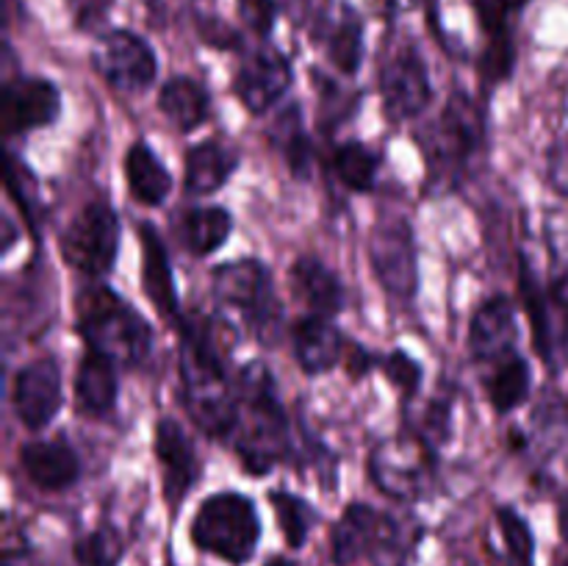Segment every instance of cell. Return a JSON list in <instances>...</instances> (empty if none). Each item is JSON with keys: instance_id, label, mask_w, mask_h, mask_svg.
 <instances>
[{"instance_id": "ee69618b", "label": "cell", "mask_w": 568, "mask_h": 566, "mask_svg": "<svg viewBox=\"0 0 568 566\" xmlns=\"http://www.w3.org/2000/svg\"><path fill=\"white\" fill-rule=\"evenodd\" d=\"M264 566H294V564H292V560H288V558H283V555H275V558L266 560Z\"/></svg>"}, {"instance_id": "f1b7e54d", "label": "cell", "mask_w": 568, "mask_h": 566, "mask_svg": "<svg viewBox=\"0 0 568 566\" xmlns=\"http://www.w3.org/2000/svg\"><path fill=\"white\" fill-rule=\"evenodd\" d=\"M532 372L530 364L519 353H510L494 364L491 377H488V400H491L497 414H510L530 397Z\"/></svg>"}, {"instance_id": "277c9868", "label": "cell", "mask_w": 568, "mask_h": 566, "mask_svg": "<svg viewBox=\"0 0 568 566\" xmlns=\"http://www.w3.org/2000/svg\"><path fill=\"white\" fill-rule=\"evenodd\" d=\"M192 542L203 553L227 564H247L261 538V519L253 499L236 492H220L203 499L192 519Z\"/></svg>"}, {"instance_id": "3957f363", "label": "cell", "mask_w": 568, "mask_h": 566, "mask_svg": "<svg viewBox=\"0 0 568 566\" xmlns=\"http://www.w3.org/2000/svg\"><path fill=\"white\" fill-rule=\"evenodd\" d=\"M75 322L89 350L114 364L136 366L153 350L150 322L109 286H87L78 292Z\"/></svg>"}, {"instance_id": "6da1fadb", "label": "cell", "mask_w": 568, "mask_h": 566, "mask_svg": "<svg viewBox=\"0 0 568 566\" xmlns=\"http://www.w3.org/2000/svg\"><path fill=\"white\" fill-rule=\"evenodd\" d=\"M181 386L194 425L211 438H227L236 425V388L225 370V350L205 316L181 320Z\"/></svg>"}, {"instance_id": "74e56055", "label": "cell", "mask_w": 568, "mask_h": 566, "mask_svg": "<svg viewBox=\"0 0 568 566\" xmlns=\"http://www.w3.org/2000/svg\"><path fill=\"white\" fill-rule=\"evenodd\" d=\"M239 9H242L244 22H247L255 33H270L277 14L275 0H239Z\"/></svg>"}, {"instance_id": "2e32d148", "label": "cell", "mask_w": 568, "mask_h": 566, "mask_svg": "<svg viewBox=\"0 0 568 566\" xmlns=\"http://www.w3.org/2000/svg\"><path fill=\"white\" fill-rule=\"evenodd\" d=\"M153 447L161 466V481H164V497L175 508V505L183 503V497L192 492L194 481H197V455H194V447L186 433H183V427L172 416H164L155 425Z\"/></svg>"}, {"instance_id": "7a4b0ae2", "label": "cell", "mask_w": 568, "mask_h": 566, "mask_svg": "<svg viewBox=\"0 0 568 566\" xmlns=\"http://www.w3.org/2000/svg\"><path fill=\"white\" fill-rule=\"evenodd\" d=\"M233 444L250 475H266L288 455V416L277 397L272 372L253 361L242 370L236 386Z\"/></svg>"}, {"instance_id": "f35d334b", "label": "cell", "mask_w": 568, "mask_h": 566, "mask_svg": "<svg viewBox=\"0 0 568 566\" xmlns=\"http://www.w3.org/2000/svg\"><path fill=\"white\" fill-rule=\"evenodd\" d=\"M422 431H425V436L430 438V442H444L449 433V400H438L436 405H430V411H427V420L425 425H422Z\"/></svg>"}, {"instance_id": "ba28073f", "label": "cell", "mask_w": 568, "mask_h": 566, "mask_svg": "<svg viewBox=\"0 0 568 566\" xmlns=\"http://www.w3.org/2000/svg\"><path fill=\"white\" fill-rule=\"evenodd\" d=\"M372 270L394 297H414L419 286V264H416V242L405 216H388L372 233Z\"/></svg>"}, {"instance_id": "d6a6232c", "label": "cell", "mask_w": 568, "mask_h": 566, "mask_svg": "<svg viewBox=\"0 0 568 566\" xmlns=\"http://www.w3.org/2000/svg\"><path fill=\"white\" fill-rule=\"evenodd\" d=\"M122 555H125V542L111 525L94 527L72 544V558L78 566H120Z\"/></svg>"}, {"instance_id": "60d3db41", "label": "cell", "mask_w": 568, "mask_h": 566, "mask_svg": "<svg viewBox=\"0 0 568 566\" xmlns=\"http://www.w3.org/2000/svg\"><path fill=\"white\" fill-rule=\"evenodd\" d=\"M344 361H347V370L353 377H364L366 372H369V366L377 364L375 355L366 353L361 344H349V347L344 350Z\"/></svg>"}, {"instance_id": "b9f144b4", "label": "cell", "mask_w": 568, "mask_h": 566, "mask_svg": "<svg viewBox=\"0 0 568 566\" xmlns=\"http://www.w3.org/2000/svg\"><path fill=\"white\" fill-rule=\"evenodd\" d=\"M67 3H70L72 14L78 17V22L87 26V22H94L103 17V11L109 9L111 0H67Z\"/></svg>"}, {"instance_id": "30bf717a", "label": "cell", "mask_w": 568, "mask_h": 566, "mask_svg": "<svg viewBox=\"0 0 568 566\" xmlns=\"http://www.w3.org/2000/svg\"><path fill=\"white\" fill-rule=\"evenodd\" d=\"M94 67L109 87L120 92H144L155 81L159 59L139 33L111 31L94 50Z\"/></svg>"}, {"instance_id": "83f0119b", "label": "cell", "mask_w": 568, "mask_h": 566, "mask_svg": "<svg viewBox=\"0 0 568 566\" xmlns=\"http://www.w3.org/2000/svg\"><path fill=\"white\" fill-rule=\"evenodd\" d=\"M125 181L133 198L144 205L164 203L172 189V178L148 142H133L125 155Z\"/></svg>"}, {"instance_id": "d6986e66", "label": "cell", "mask_w": 568, "mask_h": 566, "mask_svg": "<svg viewBox=\"0 0 568 566\" xmlns=\"http://www.w3.org/2000/svg\"><path fill=\"white\" fill-rule=\"evenodd\" d=\"M486 137V120L483 111L471 103L469 94H453L438 120L436 150L444 164H460L469 159Z\"/></svg>"}, {"instance_id": "ac0fdd59", "label": "cell", "mask_w": 568, "mask_h": 566, "mask_svg": "<svg viewBox=\"0 0 568 566\" xmlns=\"http://www.w3.org/2000/svg\"><path fill=\"white\" fill-rule=\"evenodd\" d=\"M516 344V309L505 294H494L471 314L469 350L477 361H491L514 353Z\"/></svg>"}, {"instance_id": "7c38bea8", "label": "cell", "mask_w": 568, "mask_h": 566, "mask_svg": "<svg viewBox=\"0 0 568 566\" xmlns=\"http://www.w3.org/2000/svg\"><path fill=\"white\" fill-rule=\"evenodd\" d=\"M17 420L28 431H42L61 408V370L53 358H37L22 366L11 388Z\"/></svg>"}, {"instance_id": "e575fe53", "label": "cell", "mask_w": 568, "mask_h": 566, "mask_svg": "<svg viewBox=\"0 0 568 566\" xmlns=\"http://www.w3.org/2000/svg\"><path fill=\"white\" fill-rule=\"evenodd\" d=\"M514 59H516V50H514V39L510 33H494L488 37V48L486 55H483V78L488 83H499L514 72Z\"/></svg>"}, {"instance_id": "4dcf8cb0", "label": "cell", "mask_w": 568, "mask_h": 566, "mask_svg": "<svg viewBox=\"0 0 568 566\" xmlns=\"http://www.w3.org/2000/svg\"><path fill=\"white\" fill-rule=\"evenodd\" d=\"M275 144L281 148L283 159L292 166V172L297 178H308L311 164H314V144H311L308 133H305L303 120H300V111L286 109L281 114V120L275 122V133H272Z\"/></svg>"}, {"instance_id": "603a6c76", "label": "cell", "mask_w": 568, "mask_h": 566, "mask_svg": "<svg viewBox=\"0 0 568 566\" xmlns=\"http://www.w3.org/2000/svg\"><path fill=\"white\" fill-rule=\"evenodd\" d=\"M236 166H239L236 150L216 142V139H205V142L194 144V148L186 153L183 189H186V194H194V198L214 194L216 189H222L227 181H231Z\"/></svg>"}, {"instance_id": "7bdbcfd3", "label": "cell", "mask_w": 568, "mask_h": 566, "mask_svg": "<svg viewBox=\"0 0 568 566\" xmlns=\"http://www.w3.org/2000/svg\"><path fill=\"white\" fill-rule=\"evenodd\" d=\"M558 525H560V549L558 555H555L552 566H568V494L560 497V505H558Z\"/></svg>"}, {"instance_id": "8d00e7d4", "label": "cell", "mask_w": 568, "mask_h": 566, "mask_svg": "<svg viewBox=\"0 0 568 566\" xmlns=\"http://www.w3.org/2000/svg\"><path fill=\"white\" fill-rule=\"evenodd\" d=\"M527 0H477V11H480V20L486 26L488 37L508 31L505 20H508L510 11L521 9Z\"/></svg>"}, {"instance_id": "9c48e42d", "label": "cell", "mask_w": 568, "mask_h": 566, "mask_svg": "<svg viewBox=\"0 0 568 566\" xmlns=\"http://www.w3.org/2000/svg\"><path fill=\"white\" fill-rule=\"evenodd\" d=\"M369 472L375 486L394 499H416L430 481V461L422 438L397 436L377 444Z\"/></svg>"}, {"instance_id": "cb8c5ba5", "label": "cell", "mask_w": 568, "mask_h": 566, "mask_svg": "<svg viewBox=\"0 0 568 566\" xmlns=\"http://www.w3.org/2000/svg\"><path fill=\"white\" fill-rule=\"evenodd\" d=\"M75 405L83 416L111 414L116 405V364L89 350L75 372Z\"/></svg>"}, {"instance_id": "d590c367", "label": "cell", "mask_w": 568, "mask_h": 566, "mask_svg": "<svg viewBox=\"0 0 568 566\" xmlns=\"http://www.w3.org/2000/svg\"><path fill=\"white\" fill-rule=\"evenodd\" d=\"M377 364L383 366L386 377L399 388V392L416 394V388H419L422 383V366L416 364L408 353L394 350V353L386 355V358H377Z\"/></svg>"}, {"instance_id": "4316f807", "label": "cell", "mask_w": 568, "mask_h": 566, "mask_svg": "<svg viewBox=\"0 0 568 566\" xmlns=\"http://www.w3.org/2000/svg\"><path fill=\"white\" fill-rule=\"evenodd\" d=\"M209 92L200 81L189 75L170 78L159 92V109L178 131L189 133L209 120Z\"/></svg>"}, {"instance_id": "4fadbf2b", "label": "cell", "mask_w": 568, "mask_h": 566, "mask_svg": "<svg viewBox=\"0 0 568 566\" xmlns=\"http://www.w3.org/2000/svg\"><path fill=\"white\" fill-rule=\"evenodd\" d=\"M61 114V94L44 78H17L3 87L0 122L6 133H28L50 125Z\"/></svg>"}, {"instance_id": "484cf974", "label": "cell", "mask_w": 568, "mask_h": 566, "mask_svg": "<svg viewBox=\"0 0 568 566\" xmlns=\"http://www.w3.org/2000/svg\"><path fill=\"white\" fill-rule=\"evenodd\" d=\"M231 231V214L225 209H216V205H200V209L183 211L175 222V233L181 244L197 259L216 253L227 242Z\"/></svg>"}, {"instance_id": "7402d4cb", "label": "cell", "mask_w": 568, "mask_h": 566, "mask_svg": "<svg viewBox=\"0 0 568 566\" xmlns=\"http://www.w3.org/2000/svg\"><path fill=\"white\" fill-rule=\"evenodd\" d=\"M139 239H142V283L144 294L150 303L159 309L164 320L178 322L181 325V314H178V292L175 277H172L170 255H166L164 239L159 236L153 225H139Z\"/></svg>"}, {"instance_id": "5bb4252c", "label": "cell", "mask_w": 568, "mask_h": 566, "mask_svg": "<svg viewBox=\"0 0 568 566\" xmlns=\"http://www.w3.org/2000/svg\"><path fill=\"white\" fill-rule=\"evenodd\" d=\"M292 87L288 59L275 48H261L244 59L236 75V94L253 114H264Z\"/></svg>"}, {"instance_id": "1f68e13d", "label": "cell", "mask_w": 568, "mask_h": 566, "mask_svg": "<svg viewBox=\"0 0 568 566\" xmlns=\"http://www.w3.org/2000/svg\"><path fill=\"white\" fill-rule=\"evenodd\" d=\"M270 499L275 505L277 525H281L283 538H286L288 547L300 549L305 544V538L311 536L316 522H320V514H316V508L308 499L297 497V494L272 492Z\"/></svg>"}, {"instance_id": "8992f818", "label": "cell", "mask_w": 568, "mask_h": 566, "mask_svg": "<svg viewBox=\"0 0 568 566\" xmlns=\"http://www.w3.org/2000/svg\"><path fill=\"white\" fill-rule=\"evenodd\" d=\"M120 247V216L103 200L83 205L61 233V255L72 270L89 277L111 272Z\"/></svg>"}, {"instance_id": "ab89813d", "label": "cell", "mask_w": 568, "mask_h": 566, "mask_svg": "<svg viewBox=\"0 0 568 566\" xmlns=\"http://www.w3.org/2000/svg\"><path fill=\"white\" fill-rule=\"evenodd\" d=\"M549 175H552L555 186L568 194V133H564L552 144V153H549Z\"/></svg>"}, {"instance_id": "ffe728a7", "label": "cell", "mask_w": 568, "mask_h": 566, "mask_svg": "<svg viewBox=\"0 0 568 566\" xmlns=\"http://www.w3.org/2000/svg\"><path fill=\"white\" fill-rule=\"evenodd\" d=\"M294 358L305 375H325L344 358V338L331 316L308 314L292 327Z\"/></svg>"}, {"instance_id": "e0dca14e", "label": "cell", "mask_w": 568, "mask_h": 566, "mask_svg": "<svg viewBox=\"0 0 568 566\" xmlns=\"http://www.w3.org/2000/svg\"><path fill=\"white\" fill-rule=\"evenodd\" d=\"M316 39L344 75H355L364 59V22L344 0H331L316 22Z\"/></svg>"}, {"instance_id": "9a60e30c", "label": "cell", "mask_w": 568, "mask_h": 566, "mask_svg": "<svg viewBox=\"0 0 568 566\" xmlns=\"http://www.w3.org/2000/svg\"><path fill=\"white\" fill-rule=\"evenodd\" d=\"M392 527V516L381 514L366 503H349L331 536V555L336 566H353L355 560L372 558Z\"/></svg>"}, {"instance_id": "44dd1931", "label": "cell", "mask_w": 568, "mask_h": 566, "mask_svg": "<svg viewBox=\"0 0 568 566\" xmlns=\"http://www.w3.org/2000/svg\"><path fill=\"white\" fill-rule=\"evenodd\" d=\"M22 472L33 486L44 488V492H61L70 488L81 475V461L78 453L64 442V438H53V442H28L20 449Z\"/></svg>"}, {"instance_id": "f546056e", "label": "cell", "mask_w": 568, "mask_h": 566, "mask_svg": "<svg viewBox=\"0 0 568 566\" xmlns=\"http://www.w3.org/2000/svg\"><path fill=\"white\" fill-rule=\"evenodd\" d=\"M377 155L364 142H342L333 150L336 178L353 192H372L377 181Z\"/></svg>"}, {"instance_id": "836d02e7", "label": "cell", "mask_w": 568, "mask_h": 566, "mask_svg": "<svg viewBox=\"0 0 568 566\" xmlns=\"http://www.w3.org/2000/svg\"><path fill=\"white\" fill-rule=\"evenodd\" d=\"M497 522L499 533H503L508 566H536V536H532L525 516L510 508V505H503L497 511Z\"/></svg>"}, {"instance_id": "f6af8a7d", "label": "cell", "mask_w": 568, "mask_h": 566, "mask_svg": "<svg viewBox=\"0 0 568 566\" xmlns=\"http://www.w3.org/2000/svg\"><path fill=\"white\" fill-rule=\"evenodd\" d=\"M170 566H172V564H170Z\"/></svg>"}, {"instance_id": "5b68a950", "label": "cell", "mask_w": 568, "mask_h": 566, "mask_svg": "<svg viewBox=\"0 0 568 566\" xmlns=\"http://www.w3.org/2000/svg\"><path fill=\"white\" fill-rule=\"evenodd\" d=\"M214 297L239 316L261 342H272L281 322L272 275L258 259H236L214 272Z\"/></svg>"}, {"instance_id": "8fae6325", "label": "cell", "mask_w": 568, "mask_h": 566, "mask_svg": "<svg viewBox=\"0 0 568 566\" xmlns=\"http://www.w3.org/2000/svg\"><path fill=\"white\" fill-rule=\"evenodd\" d=\"M381 98L386 117L392 122L414 120L430 103V78L427 67L416 50L405 48L383 67Z\"/></svg>"}, {"instance_id": "d4e9b609", "label": "cell", "mask_w": 568, "mask_h": 566, "mask_svg": "<svg viewBox=\"0 0 568 566\" xmlns=\"http://www.w3.org/2000/svg\"><path fill=\"white\" fill-rule=\"evenodd\" d=\"M294 294L311 309V314L336 316L344 309V286L336 272L327 270L314 255H303L292 266Z\"/></svg>"}, {"instance_id": "52a82bcc", "label": "cell", "mask_w": 568, "mask_h": 566, "mask_svg": "<svg viewBox=\"0 0 568 566\" xmlns=\"http://www.w3.org/2000/svg\"><path fill=\"white\" fill-rule=\"evenodd\" d=\"M519 292L521 303H525L527 309V316H530L538 355H541L547 364H552L555 355H558L568 342V294L564 281H560V286L544 289V283L538 281L532 264L521 255Z\"/></svg>"}]
</instances>
